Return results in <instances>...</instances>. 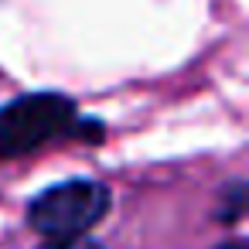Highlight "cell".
I'll use <instances>...</instances> for the list:
<instances>
[{"instance_id":"1","label":"cell","mask_w":249,"mask_h":249,"mask_svg":"<svg viewBox=\"0 0 249 249\" xmlns=\"http://www.w3.org/2000/svg\"><path fill=\"white\" fill-rule=\"evenodd\" d=\"M58 140L99 143L106 140V123L99 116H82L79 103L55 89L21 92L0 103V160L28 157Z\"/></svg>"},{"instance_id":"2","label":"cell","mask_w":249,"mask_h":249,"mask_svg":"<svg viewBox=\"0 0 249 249\" xmlns=\"http://www.w3.org/2000/svg\"><path fill=\"white\" fill-rule=\"evenodd\" d=\"M113 208V191L106 181L96 178H69L45 191H38L28 208L24 222L41 239H79L89 235Z\"/></svg>"},{"instance_id":"3","label":"cell","mask_w":249,"mask_h":249,"mask_svg":"<svg viewBox=\"0 0 249 249\" xmlns=\"http://www.w3.org/2000/svg\"><path fill=\"white\" fill-rule=\"evenodd\" d=\"M246 201H249V184H246V178H232V181H225L222 191H218L215 218H218L222 225L239 222V218L246 215Z\"/></svg>"},{"instance_id":"4","label":"cell","mask_w":249,"mask_h":249,"mask_svg":"<svg viewBox=\"0 0 249 249\" xmlns=\"http://www.w3.org/2000/svg\"><path fill=\"white\" fill-rule=\"evenodd\" d=\"M215 249H249L242 239H229V242H222V246H215Z\"/></svg>"}]
</instances>
